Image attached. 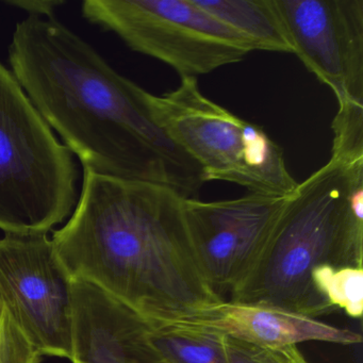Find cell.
<instances>
[{
    "label": "cell",
    "mask_w": 363,
    "mask_h": 363,
    "mask_svg": "<svg viewBox=\"0 0 363 363\" xmlns=\"http://www.w3.org/2000/svg\"><path fill=\"white\" fill-rule=\"evenodd\" d=\"M165 325L206 331L265 347L308 341L354 345L362 341L360 333L315 318L230 301H222L190 318Z\"/></svg>",
    "instance_id": "8fae6325"
},
{
    "label": "cell",
    "mask_w": 363,
    "mask_h": 363,
    "mask_svg": "<svg viewBox=\"0 0 363 363\" xmlns=\"http://www.w3.org/2000/svg\"><path fill=\"white\" fill-rule=\"evenodd\" d=\"M150 337L173 363H228L224 335L150 324Z\"/></svg>",
    "instance_id": "4fadbf2b"
},
{
    "label": "cell",
    "mask_w": 363,
    "mask_h": 363,
    "mask_svg": "<svg viewBox=\"0 0 363 363\" xmlns=\"http://www.w3.org/2000/svg\"><path fill=\"white\" fill-rule=\"evenodd\" d=\"M78 177L71 150L0 63V229L48 233L75 210Z\"/></svg>",
    "instance_id": "277c9868"
},
{
    "label": "cell",
    "mask_w": 363,
    "mask_h": 363,
    "mask_svg": "<svg viewBox=\"0 0 363 363\" xmlns=\"http://www.w3.org/2000/svg\"><path fill=\"white\" fill-rule=\"evenodd\" d=\"M216 20L243 35L256 50L293 54L274 0H194Z\"/></svg>",
    "instance_id": "7c38bea8"
},
{
    "label": "cell",
    "mask_w": 363,
    "mask_h": 363,
    "mask_svg": "<svg viewBox=\"0 0 363 363\" xmlns=\"http://www.w3.org/2000/svg\"><path fill=\"white\" fill-rule=\"evenodd\" d=\"M316 290L335 309H342L352 318L363 311V267L325 265L313 273Z\"/></svg>",
    "instance_id": "5bb4252c"
},
{
    "label": "cell",
    "mask_w": 363,
    "mask_h": 363,
    "mask_svg": "<svg viewBox=\"0 0 363 363\" xmlns=\"http://www.w3.org/2000/svg\"><path fill=\"white\" fill-rule=\"evenodd\" d=\"M157 124L201 169L205 182H225L252 193L289 196L298 182L282 148L258 125L206 97L197 78L161 96L148 93Z\"/></svg>",
    "instance_id": "5b68a950"
},
{
    "label": "cell",
    "mask_w": 363,
    "mask_h": 363,
    "mask_svg": "<svg viewBox=\"0 0 363 363\" xmlns=\"http://www.w3.org/2000/svg\"><path fill=\"white\" fill-rule=\"evenodd\" d=\"M184 201L163 184L84 171L77 206L52 241L72 278L150 324H171L224 301L199 267Z\"/></svg>",
    "instance_id": "7a4b0ae2"
},
{
    "label": "cell",
    "mask_w": 363,
    "mask_h": 363,
    "mask_svg": "<svg viewBox=\"0 0 363 363\" xmlns=\"http://www.w3.org/2000/svg\"><path fill=\"white\" fill-rule=\"evenodd\" d=\"M6 5L18 8L29 13V16L38 18H54L55 12L65 5L62 0H8Z\"/></svg>",
    "instance_id": "e0dca14e"
},
{
    "label": "cell",
    "mask_w": 363,
    "mask_h": 363,
    "mask_svg": "<svg viewBox=\"0 0 363 363\" xmlns=\"http://www.w3.org/2000/svg\"><path fill=\"white\" fill-rule=\"evenodd\" d=\"M11 72L84 171L163 184L195 199L205 178L157 124L148 92L56 18L28 16L9 48Z\"/></svg>",
    "instance_id": "6da1fadb"
},
{
    "label": "cell",
    "mask_w": 363,
    "mask_h": 363,
    "mask_svg": "<svg viewBox=\"0 0 363 363\" xmlns=\"http://www.w3.org/2000/svg\"><path fill=\"white\" fill-rule=\"evenodd\" d=\"M82 13L133 52L169 65L180 78L207 75L255 52L247 39L194 0H86Z\"/></svg>",
    "instance_id": "8992f818"
},
{
    "label": "cell",
    "mask_w": 363,
    "mask_h": 363,
    "mask_svg": "<svg viewBox=\"0 0 363 363\" xmlns=\"http://www.w3.org/2000/svg\"><path fill=\"white\" fill-rule=\"evenodd\" d=\"M293 54L331 89L340 116L363 114V0H274Z\"/></svg>",
    "instance_id": "ba28073f"
},
{
    "label": "cell",
    "mask_w": 363,
    "mask_h": 363,
    "mask_svg": "<svg viewBox=\"0 0 363 363\" xmlns=\"http://www.w3.org/2000/svg\"><path fill=\"white\" fill-rule=\"evenodd\" d=\"M363 159L330 157L297 184L230 301L318 318L335 311L313 273L325 265L363 267Z\"/></svg>",
    "instance_id": "3957f363"
},
{
    "label": "cell",
    "mask_w": 363,
    "mask_h": 363,
    "mask_svg": "<svg viewBox=\"0 0 363 363\" xmlns=\"http://www.w3.org/2000/svg\"><path fill=\"white\" fill-rule=\"evenodd\" d=\"M228 363H308L297 345L265 347L225 337Z\"/></svg>",
    "instance_id": "9a60e30c"
},
{
    "label": "cell",
    "mask_w": 363,
    "mask_h": 363,
    "mask_svg": "<svg viewBox=\"0 0 363 363\" xmlns=\"http://www.w3.org/2000/svg\"><path fill=\"white\" fill-rule=\"evenodd\" d=\"M73 363H173L150 337V323L86 280L72 281Z\"/></svg>",
    "instance_id": "30bf717a"
},
{
    "label": "cell",
    "mask_w": 363,
    "mask_h": 363,
    "mask_svg": "<svg viewBox=\"0 0 363 363\" xmlns=\"http://www.w3.org/2000/svg\"><path fill=\"white\" fill-rule=\"evenodd\" d=\"M41 357L0 303V363H40Z\"/></svg>",
    "instance_id": "2e32d148"
},
{
    "label": "cell",
    "mask_w": 363,
    "mask_h": 363,
    "mask_svg": "<svg viewBox=\"0 0 363 363\" xmlns=\"http://www.w3.org/2000/svg\"><path fill=\"white\" fill-rule=\"evenodd\" d=\"M72 281L48 233L0 239V303L42 356L73 359Z\"/></svg>",
    "instance_id": "52a82bcc"
},
{
    "label": "cell",
    "mask_w": 363,
    "mask_h": 363,
    "mask_svg": "<svg viewBox=\"0 0 363 363\" xmlns=\"http://www.w3.org/2000/svg\"><path fill=\"white\" fill-rule=\"evenodd\" d=\"M286 197L250 192L228 201L184 199V216L197 261L220 298L256 262Z\"/></svg>",
    "instance_id": "9c48e42d"
}]
</instances>
